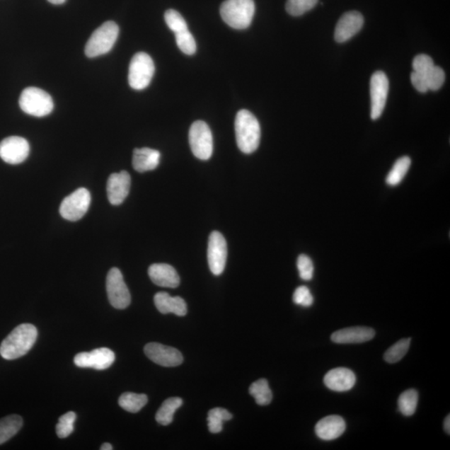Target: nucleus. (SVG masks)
Segmentation results:
<instances>
[{"instance_id": "1", "label": "nucleus", "mask_w": 450, "mask_h": 450, "mask_svg": "<svg viewBox=\"0 0 450 450\" xmlns=\"http://www.w3.org/2000/svg\"><path fill=\"white\" fill-rule=\"evenodd\" d=\"M37 337L38 330L35 325L23 323L3 340L0 345V354L7 360L21 358L32 349Z\"/></svg>"}, {"instance_id": "2", "label": "nucleus", "mask_w": 450, "mask_h": 450, "mask_svg": "<svg viewBox=\"0 0 450 450\" xmlns=\"http://www.w3.org/2000/svg\"><path fill=\"white\" fill-rule=\"evenodd\" d=\"M238 149L245 154H252L259 148L261 129L259 121L251 112L242 110L238 112L234 123Z\"/></svg>"}, {"instance_id": "3", "label": "nucleus", "mask_w": 450, "mask_h": 450, "mask_svg": "<svg viewBox=\"0 0 450 450\" xmlns=\"http://www.w3.org/2000/svg\"><path fill=\"white\" fill-rule=\"evenodd\" d=\"M255 12L254 0H225L220 7L223 21L236 30H246L250 27Z\"/></svg>"}, {"instance_id": "4", "label": "nucleus", "mask_w": 450, "mask_h": 450, "mask_svg": "<svg viewBox=\"0 0 450 450\" xmlns=\"http://www.w3.org/2000/svg\"><path fill=\"white\" fill-rule=\"evenodd\" d=\"M120 33L119 26L114 21H107L93 33L86 46L88 58H96L109 53L114 47Z\"/></svg>"}, {"instance_id": "5", "label": "nucleus", "mask_w": 450, "mask_h": 450, "mask_svg": "<svg viewBox=\"0 0 450 450\" xmlns=\"http://www.w3.org/2000/svg\"><path fill=\"white\" fill-rule=\"evenodd\" d=\"M21 109L35 117H45L54 110V101L48 93L36 87L26 88L20 98Z\"/></svg>"}, {"instance_id": "6", "label": "nucleus", "mask_w": 450, "mask_h": 450, "mask_svg": "<svg viewBox=\"0 0 450 450\" xmlns=\"http://www.w3.org/2000/svg\"><path fill=\"white\" fill-rule=\"evenodd\" d=\"M156 67L150 56L144 52L134 55L129 64V83L135 91H142L151 82Z\"/></svg>"}, {"instance_id": "7", "label": "nucleus", "mask_w": 450, "mask_h": 450, "mask_svg": "<svg viewBox=\"0 0 450 450\" xmlns=\"http://www.w3.org/2000/svg\"><path fill=\"white\" fill-rule=\"evenodd\" d=\"M190 145L196 158L208 161L213 154V135L204 121H195L189 133Z\"/></svg>"}, {"instance_id": "8", "label": "nucleus", "mask_w": 450, "mask_h": 450, "mask_svg": "<svg viewBox=\"0 0 450 450\" xmlns=\"http://www.w3.org/2000/svg\"><path fill=\"white\" fill-rule=\"evenodd\" d=\"M91 203L90 191L86 188H79L62 201L59 213L61 217L69 221H77L86 215Z\"/></svg>"}, {"instance_id": "9", "label": "nucleus", "mask_w": 450, "mask_h": 450, "mask_svg": "<svg viewBox=\"0 0 450 450\" xmlns=\"http://www.w3.org/2000/svg\"><path fill=\"white\" fill-rule=\"evenodd\" d=\"M106 290L108 298L112 307L124 309L129 306L131 303L129 290L119 269L112 268L108 273Z\"/></svg>"}, {"instance_id": "10", "label": "nucleus", "mask_w": 450, "mask_h": 450, "mask_svg": "<svg viewBox=\"0 0 450 450\" xmlns=\"http://www.w3.org/2000/svg\"><path fill=\"white\" fill-rule=\"evenodd\" d=\"M388 79L383 71L375 72L370 79V98H371V112L370 116L373 120H378L386 108L388 93Z\"/></svg>"}, {"instance_id": "11", "label": "nucleus", "mask_w": 450, "mask_h": 450, "mask_svg": "<svg viewBox=\"0 0 450 450\" xmlns=\"http://www.w3.org/2000/svg\"><path fill=\"white\" fill-rule=\"evenodd\" d=\"M227 255V242L223 234L218 231L211 233L208 243V262L212 274L220 275L223 273Z\"/></svg>"}, {"instance_id": "12", "label": "nucleus", "mask_w": 450, "mask_h": 450, "mask_svg": "<svg viewBox=\"0 0 450 450\" xmlns=\"http://www.w3.org/2000/svg\"><path fill=\"white\" fill-rule=\"evenodd\" d=\"M30 147L25 139L11 136L0 143V158L9 165H18L29 156Z\"/></svg>"}, {"instance_id": "13", "label": "nucleus", "mask_w": 450, "mask_h": 450, "mask_svg": "<svg viewBox=\"0 0 450 450\" xmlns=\"http://www.w3.org/2000/svg\"><path fill=\"white\" fill-rule=\"evenodd\" d=\"M144 353L154 363L163 367H175L184 361L179 350L158 343H149L145 345Z\"/></svg>"}, {"instance_id": "14", "label": "nucleus", "mask_w": 450, "mask_h": 450, "mask_svg": "<svg viewBox=\"0 0 450 450\" xmlns=\"http://www.w3.org/2000/svg\"><path fill=\"white\" fill-rule=\"evenodd\" d=\"M115 354L108 348H100L91 352L79 353L74 357V364L79 368H91L104 370L115 362Z\"/></svg>"}, {"instance_id": "15", "label": "nucleus", "mask_w": 450, "mask_h": 450, "mask_svg": "<svg viewBox=\"0 0 450 450\" xmlns=\"http://www.w3.org/2000/svg\"><path fill=\"white\" fill-rule=\"evenodd\" d=\"M364 22V17L359 12L345 13L337 23L335 32V41L341 44L352 39L362 29Z\"/></svg>"}, {"instance_id": "16", "label": "nucleus", "mask_w": 450, "mask_h": 450, "mask_svg": "<svg viewBox=\"0 0 450 450\" xmlns=\"http://www.w3.org/2000/svg\"><path fill=\"white\" fill-rule=\"evenodd\" d=\"M131 177L127 171L112 173L107 182V195L110 203L120 205L129 195Z\"/></svg>"}, {"instance_id": "17", "label": "nucleus", "mask_w": 450, "mask_h": 450, "mask_svg": "<svg viewBox=\"0 0 450 450\" xmlns=\"http://www.w3.org/2000/svg\"><path fill=\"white\" fill-rule=\"evenodd\" d=\"M323 382L331 391L345 392L354 386L356 377L352 370L340 367L328 372L323 379Z\"/></svg>"}, {"instance_id": "18", "label": "nucleus", "mask_w": 450, "mask_h": 450, "mask_svg": "<svg viewBox=\"0 0 450 450\" xmlns=\"http://www.w3.org/2000/svg\"><path fill=\"white\" fill-rule=\"evenodd\" d=\"M375 332L371 328L357 326L333 333L331 340L337 344H360L371 340Z\"/></svg>"}, {"instance_id": "19", "label": "nucleus", "mask_w": 450, "mask_h": 450, "mask_svg": "<svg viewBox=\"0 0 450 450\" xmlns=\"http://www.w3.org/2000/svg\"><path fill=\"white\" fill-rule=\"evenodd\" d=\"M149 276L154 284L161 287L177 288L180 284L179 275L173 267L167 264H154L149 268Z\"/></svg>"}, {"instance_id": "20", "label": "nucleus", "mask_w": 450, "mask_h": 450, "mask_svg": "<svg viewBox=\"0 0 450 450\" xmlns=\"http://www.w3.org/2000/svg\"><path fill=\"white\" fill-rule=\"evenodd\" d=\"M345 421L339 415H330L318 422L316 433L323 440H334L345 433Z\"/></svg>"}, {"instance_id": "21", "label": "nucleus", "mask_w": 450, "mask_h": 450, "mask_svg": "<svg viewBox=\"0 0 450 450\" xmlns=\"http://www.w3.org/2000/svg\"><path fill=\"white\" fill-rule=\"evenodd\" d=\"M161 161V153L149 148L135 149L133 153V167L139 173L156 170Z\"/></svg>"}, {"instance_id": "22", "label": "nucleus", "mask_w": 450, "mask_h": 450, "mask_svg": "<svg viewBox=\"0 0 450 450\" xmlns=\"http://www.w3.org/2000/svg\"><path fill=\"white\" fill-rule=\"evenodd\" d=\"M154 304L162 313H175L178 316H185L187 313V304L181 297H172L166 292H159L154 295Z\"/></svg>"}, {"instance_id": "23", "label": "nucleus", "mask_w": 450, "mask_h": 450, "mask_svg": "<svg viewBox=\"0 0 450 450\" xmlns=\"http://www.w3.org/2000/svg\"><path fill=\"white\" fill-rule=\"evenodd\" d=\"M23 426V419L20 415H11L0 420V445L15 436Z\"/></svg>"}, {"instance_id": "24", "label": "nucleus", "mask_w": 450, "mask_h": 450, "mask_svg": "<svg viewBox=\"0 0 450 450\" xmlns=\"http://www.w3.org/2000/svg\"><path fill=\"white\" fill-rule=\"evenodd\" d=\"M182 405L183 400L180 398H167L157 412L156 418L158 423L165 426L171 425L173 422V415Z\"/></svg>"}, {"instance_id": "25", "label": "nucleus", "mask_w": 450, "mask_h": 450, "mask_svg": "<svg viewBox=\"0 0 450 450\" xmlns=\"http://www.w3.org/2000/svg\"><path fill=\"white\" fill-rule=\"evenodd\" d=\"M148 403V397L142 393H125L119 398V405L126 411L137 412Z\"/></svg>"}, {"instance_id": "26", "label": "nucleus", "mask_w": 450, "mask_h": 450, "mask_svg": "<svg viewBox=\"0 0 450 450\" xmlns=\"http://www.w3.org/2000/svg\"><path fill=\"white\" fill-rule=\"evenodd\" d=\"M250 393L255 398L257 404L261 406L270 405L273 398V393L265 379H260L253 383L250 387Z\"/></svg>"}, {"instance_id": "27", "label": "nucleus", "mask_w": 450, "mask_h": 450, "mask_svg": "<svg viewBox=\"0 0 450 450\" xmlns=\"http://www.w3.org/2000/svg\"><path fill=\"white\" fill-rule=\"evenodd\" d=\"M411 166L410 157L404 156L398 159L393 165L392 170L386 177V183L388 185L396 186L400 184Z\"/></svg>"}, {"instance_id": "28", "label": "nucleus", "mask_w": 450, "mask_h": 450, "mask_svg": "<svg viewBox=\"0 0 450 450\" xmlns=\"http://www.w3.org/2000/svg\"><path fill=\"white\" fill-rule=\"evenodd\" d=\"M233 415L223 408H214L208 414V427L211 433L218 434L223 429L224 421L231 420Z\"/></svg>"}, {"instance_id": "29", "label": "nucleus", "mask_w": 450, "mask_h": 450, "mask_svg": "<svg viewBox=\"0 0 450 450\" xmlns=\"http://www.w3.org/2000/svg\"><path fill=\"white\" fill-rule=\"evenodd\" d=\"M419 395L415 390H408L398 398V405L402 415L411 416L415 414L418 405Z\"/></svg>"}, {"instance_id": "30", "label": "nucleus", "mask_w": 450, "mask_h": 450, "mask_svg": "<svg viewBox=\"0 0 450 450\" xmlns=\"http://www.w3.org/2000/svg\"><path fill=\"white\" fill-rule=\"evenodd\" d=\"M411 339H403L398 340L396 344L393 345L388 349L383 355L384 360L390 364L398 362L405 357L410 349Z\"/></svg>"}, {"instance_id": "31", "label": "nucleus", "mask_w": 450, "mask_h": 450, "mask_svg": "<svg viewBox=\"0 0 450 450\" xmlns=\"http://www.w3.org/2000/svg\"><path fill=\"white\" fill-rule=\"evenodd\" d=\"M318 0H287L286 11L292 16H303L304 13L311 11Z\"/></svg>"}, {"instance_id": "32", "label": "nucleus", "mask_w": 450, "mask_h": 450, "mask_svg": "<svg viewBox=\"0 0 450 450\" xmlns=\"http://www.w3.org/2000/svg\"><path fill=\"white\" fill-rule=\"evenodd\" d=\"M175 40L178 47L183 53L187 55L195 54L197 50L196 42L189 30L177 33Z\"/></svg>"}, {"instance_id": "33", "label": "nucleus", "mask_w": 450, "mask_h": 450, "mask_svg": "<svg viewBox=\"0 0 450 450\" xmlns=\"http://www.w3.org/2000/svg\"><path fill=\"white\" fill-rule=\"evenodd\" d=\"M75 420H76V414L72 411L60 417L59 423L56 425V433L59 438H67L73 433Z\"/></svg>"}, {"instance_id": "34", "label": "nucleus", "mask_w": 450, "mask_h": 450, "mask_svg": "<svg viewBox=\"0 0 450 450\" xmlns=\"http://www.w3.org/2000/svg\"><path fill=\"white\" fill-rule=\"evenodd\" d=\"M425 78L426 83H427L429 91H437L443 86L445 81V74L442 68L434 65L425 74Z\"/></svg>"}, {"instance_id": "35", "label": "nucleus", "mask_w": 450, "mask_h": 450, "mask_svg": "<svg viewBox=\"0 0 450 450\" xmlns=\"http://www.w3.org/2000/svg\"><path fill=\"white\" fill-rule=\"evenodd\" d=\"M165 20L170 29L177 34L188 29L187 23L180 13L175 9H168L165 13Z\"/></svg>"}, {"instance_id": "36", "label": "nucleus", "mask_w": 450, "mask_h": 450, "mask_svg": "<svg viewBox=\"0 0 450 450\" xmlns=\"http://www.w3.org/2000/svg\"><path fill=\"white\" fill-rule=\"evenodd\" d=\"M297 268L300 278L306 281L312 279L315 268L311 258L306 255H300L297 260Z\"/></svg>"}, {"instance_id": "37", "label": "nucleus", "mask_w": 450, "mask_h": 450, "mask_svg": "<svg viewBox=\"0 0 450 450\" xmlns=\"http://www.w3.org/2000/svg\"><path fill=\"white\" fill-rule=\"evenodd\" d=\"M293 300L295 304L303 307L311 306L313 303V297L311 290L306 286H300V287L295 289Z\"/></svg>"}, {"instance_id": "38", "label": "nucleus", "mask_w": 450, "mask_h": 450, "mask_svg": "<svg viewBox=\"0 0 450 450\" xmlns=\"http://www.w3.org/2000/svg\"><path fill=\"white\" fill-rule=\"evenodd\" d=\"M434 65V60L429 55L419 54L412 60L414 72L425 75Z\"/></svg>"}, {"instance_id": "39", "label": "nucleus", "mask_w": 450, "mask_h": 450, "mask_svg": "<svg viewBox=\"0 0 450 450\" xmlns=\"http://www.w3.org/2000/svg\"><path fill=\"white\" fill-rule=\"evenodd\" d=\"M410 79L412 86H414L419 92L426 93L429 91L425 75L412 71Z\"/></svg>"}, {"instance_id": "40", "label": "nucleus", "mask_w": 450, "mask_h": 450, "mask_svg": "<svg viewBox=\"0 0 450 450\" xmlns=\"http://www.w3.org/2000/svg\"><path fill=\"white\" fill-rule=\"evenodd\" d=\"M444 430L448 434L450 433V416L448 415L444 420Z\"/></svg>"}, {"instance_id": "41", "label": "nucleus", "mask_w": 450, "mask_h": 450, "mask_svg": "<svg viewBox=\"0 0 450 450\" xmlns=\"http://www.w3.org/2000/svg\"><path fill=\"white\" fill-rule=\"evenodd\" d=\"M50 4H56V6H59V4H63L67 1V0H48Z\"/></svg>"}, {"instance_id": "42", "label": "nucleus", "mask_w": 450, "mask_h": 450, "mask_svg": "<svg viewBox=\"0 0 450 450\" xmlns=\"http://www.w3.org/2000/svg\"><path fill=\"white\" fill-rule=\"evenodd\" d=\"M101 450H112V445L109 443H105L104 444H102V446L100 448Z\"/></svg>"}]
</instances>
